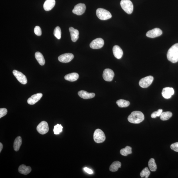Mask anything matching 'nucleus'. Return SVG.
<instances>
[{
	"label": "nucleus",
	"instance_id": "obj_2",
	"mask_svg": "<svg viewBox=\"0 0 178 178\" xmlns=\"http://www.w3.org/2000/svg\"><path fill=\"white\" fill-rule=\"evenodd\" d=\"M144 115L139 111L133 112L128 118V121L132 124H138L144 120Z\"/></svg>",
	"mask_w": 178,
	"mask_h": 178
},
{
	"label": "nucleus",
	"instance_id": "obj_17",
	"mask_svg": "<svg viewBox=\"0 0 178 178\" xmlns=\"http://www.w3.org/2000/svg\"><path fill=\"white\" fill-rule=\"evenodd\" d=\"M78 95L81 98L85 99L93 98L95 96V94L93 93H89L86 91H81L78 92Z\"/></svg>",
	"mask_w": 178,
	"mask_h": 178
},
{
	"label": "nucleus",
	"instance_id": "obj_35",
	"mask_svg": "<svg viewBox=\"0 0 178 178\" xmlns=\"http://www.w3.org/2000/svg\"><path fill=\"white\" fill-rule=\"evenodd\" d=\"M171 148L172 150L178 152V142H175L171 144Z\"/></svg>",
	"mask_w": 178,
	"mask_h": 178
},
{
	"label": "nucleus",
	"instance_id": "obj_30",
	"mask_svg": "<svg viewBox=\"0 0 178 178\" xmlns=\"http://www.w3.org/2000/svg\"><path fill=\"white\" fill-rule=\"evenodd\" d=\"M54 34L57 39H60L61 38V32L60 27L58 26L56 27L54 30Z\"/></svg>",
	"mask_w": 178,
	"mask_h": 178
},
{
	"label": "nucleus",
	"instance_id": "obj_18",
	"mask_svg": "<svg viewBox=\"0 0 178 178\" xmlns=\"http://www.w3.org/2000/svg\"><path fill=\"white\" fill-rule=\"evenodd\" d=\"M55 0H46L44 4L43 7L46 11L51 10L55 5Z\"/></svg>",
	"mask_w": 178,
	"mask_h": 178
},
{
	"label": "nucleus",
	"instance_id": "obj_29",
	"mask_svg": "<svg viewBox=\"0 0 178 178\" xmlns=\"http://www.w3.org/2000/svg\"><path fill=\"white\" fill-rule=\"evenodd\" d=\"M150 171H149L148 168L146 167L141 171L140 173V175L142 178H148L150 175Z\"/></svg>",
	"mask_w": 178,
	"mask_h": 178
},
{
	"label": "nucleus",
	"instance_id": "obj_32",
	"mask_svg": "<svg viewBox=\"0 0 178 178\" xmlns=\"http://www.w3.org/2000/svg\"><path fill=\"white\" fill-rule=\"evenodd\" d=\"M163 110L160 109L158 110L157 111L154 112L151 115V117L152 118H156L157 116H159L161 115L162 113Z\"/></svg>",
	"mask_w": 178,
	"mask_h": 178
},
{
	"label": "nucleus",
	"instance_id": "obj_13",
	"mask_svg": "<svg viewBox=\"0 0 178 178\" xmlns=\"http://www.w3.org/2000/svg\"><path fill=\"white\" fill-rule=\"evenodd\" d=\"M162 34V31L158 28L149 30L146 34V36L151 38H154L159 36Z\"/></svg>",
	"mask_w": 178,
	"mask_h": 178
},
{
	"label": "nucleus",
	"instance_id": "obj_5",
	"mask_svg": "<svg viewBox=\"0 0 178 178\" xmlns=\"http://www.w3.org/2000/svg\"><path fill=\"white\" fill-rule=\"evenodd\" d=\"M93 139L97 143H101L104 142L105 136L104 132L100 129H96L94 133Z\"/></svg>",
	"mask_w": 178,
	"mask_h": 178
},
{
	"label": "nucleus",
	"instance_id": "obj_12",
	"mask_svg": "<svg viewBox=\"0 0 178 178\" xmlns=\"http://www.w3.org/2000/svg\"><path fill=\"white\" fill-rule=\"evenodd\" d=\"M74 58V55L71 53H66L61 55L58 58L60 62L66 63L71 61Z\"/></svg>",
	"mask_w": 178,
	"mask_h": 178
},
{
	"label": "nucleus",
	"instance_id": "obj_10",
	"mask_svg": "<svg viewBox=\"0 0 178 178\" xmlns=\"http://www.w3.org/2000/svg\"><path fill=\"white\" fill-rule=\"evenodd\" d=\"M85 10L86 6L85 4L80 3L75 6L72 10V12L77 15H81L85 13Z\"/></svg>",
	"mask_w": 178,
	"mask_h": 178
},
{
	"label": "nucleus",
	"instance_id": "obj_36",
	"mask_svg": "<svg viewBox=\"0 0 178 178\" xmlns=\"http://www.w3.org/2000/svg\"><path fill=\"white\" fill-rule=\"evenodd\" d=\"M83 169H84V171L86 172L89 173V174H92L93 173V171L88 168L85 167Z\"/></svg>",
	"mask_w": 178,
	"mask_h": 178
},
{
	"label": "nucleus",
	"instance_id": "obj_34",
	"mask_svg": "<svg viewBox=\"0 0 178 178\" xmlns=\"http://www.w3.org/2000/svg\"><path fill=\"white\" fill-rule=\"evenodd\" d=\"M7 113V110L6 108H1L0 109V118L5 116Z\"/></svg>",
	"mask_w": 178,
	"mask_h": 178
},
{
	"label": "nucleus",
	"instance_id": "obj_8",
	"mask_svg": "<svg viewBox=\"0 0 178 178\" xmlns=\"http://www.w3.org/2000/svg\"><path fill=\"white\" fill-rule=\"evenodd\" d=\"M104 44V41L102 38H98L91 42L90 44V47L92 49H99L102 48Z\"/></svg>",
	"mask_w": 178,
	"mask_h": 178
},
{
	"label": "nucleus",
	"instance_id": "obj_3",
	"mask_svg": "<svg viewBox=\"0 0 178 178\" xmlns=\"http://www.w3.org/2000/svg\"><path fill=\"white\" fill-rule=\"evenodd\" d=\"M97 16L99 19L102 20H105L111 18V13L104 9L98 8L96 11Z\"/></svg>",
	"mask_w": 178,
	"mask_h": 178
},
{
	"label": "nucleus",
	"instance_id": "obj_9",
	"mask_svg": "<svg viewBox=\"0 0 178 178\" xmlns=\"http://www.w3.org/2000/svg\"><path fill=\"white\" fill-rule=\"evenodd\" d=\"M13 73L17 80L21 84L25 85L27 83V78L21 72L16 70H14L13 71Z\"/></svg>",
	"mask_w": 178,
	"mask_h": 178
},
{
	"label": "nucleus",
	"instance_id": "obj_25",
	"mask_svg": "<svg viewBox=\"0 0 178 178\" xmlns=\"http://www.w3.org/2000/svg\"><path fill=\"white\" fill-rule=\"evenodd\" d=\"M172 113L170 112H162L160 116V118L162 120H167L170 119L172 117Z\"/></svg>",
	"mask_w": 178,
	"mask_h": 178
},
{
	"label": "nucleus",
	"instance_id": "obj_14",
	"mask_svg": "<svg viewBox=\"0 0 178 178\" xmlns=\"http://www.w3.org/2000/svg\"><path fill=\"white\" fill-rule=\"evenodd\" d=\"M174 94V90L172 87H165L163 89L162 94L163 96L165 99H168L171 97Z\"/></svg>",
	"mask_w": 178,
	"mask_h": 178
},
{
	"label": "nucleus",
	"instance_id": "obj_16",
	"mask_svg": "<svg viewBox=\"0 0 178 178\" xmlns=\"http://www.w3.org/2000/svg\"><path fill=\"white\" fill-rule=\"evenodd\" d=\"M113 50L114 56L116 58L120 59L122 58L123 52L120 46L118 45L114 46Z\"/></svg>",
	"mask_w": 178,
	"mask_h": 178
},
{
	"label": "nucleus",
	"instance_id": "obj_15",
	"mask_svg": "<svg viewBox=\"0 0 178 178\" xmlns=\"http://www.w3.org/2000/svg\"><path fill=\"white\" fill-rule=\"evenodd\" d=\"M42 96L43 94L41 93L34 94L28 99V103L31 105H34L40 99Z\"/></svg>",
	"mask_w": 178,
	"mask_h": 178
},
{
	"label": "nucleus",
	"instance_id": "obj_37",
	"mask_svg": "<svg viewBox=\"0 0 178 178\" xmlns=\"http://www.w3.org/2000/svg\"><path fill=\"white\" fill-rule=\"evenodd\" d=\"M3 144L1 142L0 143V152H1L2 149H3Z\"/></svg>",
	"mask_w": 178,
	"mask_h": 178
},
{
	"label": "nucleus",
	"instance_id": "obj_4",
	"mask_svg": "<svg viewBox=\"0 0 178 178\" xmlns=\"http://www.w3.org/2000/svg\"><path fill=\"white\" fill-rule=\"evenodd\" d=\"M120 5L122 9L127 14H130L133 10V5L130 0H122Z\"/></svg>",
	"mask_w": 178,
	"mask_h": 178
},
{
	"label": "nucleus",
	"instance_id": "obj_22",
	"mask_svg": "<svg viewBox=\"0 0 178 178\" xmlns=\"http://www.w3.org/2000/svg\"><path fill=\"white\" fill-rule=\"evenodd\" d=\"M122 164L119 161L114 162L110 166L109 170L112 172H116L118 171V169L121 168Z\"/></svg>",
	"mask_w": 178,
	"mask_h": 178
},
{
	"label": "nucleus",
	"instance_id": "obj_23",
	"mask_svg": "<svg viewBox=\"0 0 178 178\" xmlns=\"http://www.w3.org/2000/svg\"><path fill=\"white\" fill-rule=\"evenodd\" d=\"M22 142V140L21 137L18 136L15 139L14 143V150L16 151L19 150L21 146Z\"/></svg>",
	"mask_w": 178,
	"mask_h": 178
},
{
	"label": "nucleus",
	"instance_id": "obj_6",
	"mask_svg": "<svg viewBox=\"0 0 178 178\" xmlns=\"http://www.w3.org/2000/svg\"><path fill=\"white\" fill-rule=\"evenodd\" d=\"M153 77L149 76L140 79L139 81V85L140 86L143 88L148 87L152 83L153 81Z\"/></svg>",
	"mask_w": 178,
	"mask_h": 178
},
{
	"label": "nucleus",
	"instance_id": "obj_21",
	"mask_svg": "<svg viewBox=\"0 0 178 178\" xmlns=\"http://www.w3.org/2000/svg\"><path fill=\"white\" fill-rule=\"evenodd\" d=\"M79 77V75L76 73H72L66 75L64 77L65 80L70 82H74L78 80Z\"/></svg>",
	"mask_w": 178,
	"mask_h": 178
},
{
	"label": "nucleus",
	"instance_id": "obj_1",
	"mask_svg": "<svg viewBox=\"0 0 178 178\" xmlns=\"http://www.w3.org/2000/svg\"><path fill=\"white\" fill-rule=\"evenodd\" d=\"M167 58L173 63L178 61V43H176L170 48L167 54Z\"/></svg>",
	"mask_w": 178,
	"mask_h": 178
},
{
	"label": "nucleus",
	"instance_id": "obj_20",
	"mask_svg": "<svg viewBox=\"0 0 178 178\" xmlns=\"http://www.w3.org/2000/svg\"><path fill=\"white\" fill-rule=\"evenodd\" d=\"M18 171L21 174L27 175L31 171L32 168L30 166H26L25 165H22L19 166Z\"/></svg>",
	"mask_w": 178,
	"mask_h": 178
},
{
	"label": "nucleus",
	"instance_id": "obj_11",
	"mask_svg": "<svg viewBox=\"0 0 178 178\" xmlns=\"http://www.w3.org/2000/svg\"><path fill=\"white\" fill-rule=\"evenodd\" d=\"M115 74L112 70L106 69L103 72V77L104 80L107 82H111L113 80Z\"/></svg>",
	"mask_w": 178,
	"mask_h": 178
},
{
	"label": "nucleus",
	"instance_id": "obj_26",
	"mask_svg": "<svg viewBox=\"0 0 178 178\" xmlns=\"http://www.w3.org/2000/svg\"><path fill=\"white\" fill-rule=\"evenodd\" d=\"M149 169L152 171H155L157 168V165L155 162V160L152 158L149 160L148 163Z\"/></svg>",
	"mask_w": 178,
	"mask_h": 178
},
{
	"label": "nucleus",
	"instance_id": "obj_19",
	"mask_svg": "<svg viewBox=\"0 0 178 178\" xmlns=\"http://www.w3.org/2000/svg\"><path fill=\"white\" fill-rule=\"evenodd\" d=\"M69 30L71 35L72 41L73 42H76L79 38V31L73 27H70Z\"/></svg>",
	"mask_w": 178,
	"mask_h": 178
},
{
	"label": "nucleus",
	"instance_id": "obj_28",
	"mask_svg": "<svg viewBox=\"0 0 178 178\" xmlns=\"http://www.w3.org/2000/svg\"><path fill=\"white\" fill-rule=\"evenodd\" d=\"M116 104L119 107H128L130 104L129 101L124 99H120L116 101Z\"/></svg>",
	"mask_w": 178,
	"mask_h": 178
},
{
	"label": "nucleus",
	"instance_id": "obj_27",
	"mask_svg": "<svg viewBox=\"0 0 178 178\" xmlns=\"http://www.w3.org/2000/svg\"><path fill=\"white\" fill-rule=\"evenodd\" d=\"M121 154L124 156H127L128 154L132 153L131 147L127 146L124 148L121 149L120 150Z\"/></svg>",
	"mask_w": 178,
	"mask_h": 178
},
{
	"label": "nucleus",
	"instance_id": "obj_33",
	"mask_svg": "<svg viewBox=\"0 0 178 178\" xmlns=\"http://www.w3.org/2000/svg\"><path fill=\"white\" fill-rule=\"evenodd\" d=\"M35 34L37 36H40L42 34L41 29L39 26H37L35 27L34 29Z\"/></svg>",
	"mask_w": 178,
	"mask_h": 178
},
{
	"label": "nucleus",
	"instance_id": "obj_7",
	"mask_svg": "<svg viewBox=\"0 0 178 178\" xmlns=\"http://www.w3.org/2000/svg\"><path fill=\"white\" fill-rule=\"evenodd\" d=\"M36 129L39 133L42 135H44L49 131V125L47 122L43 121L40 123L37 127Z\"/></svg>",
	"mask_w": 178,
	"mask_h": 178
},
{
	"label": "nucleus",
	"instance_id": "obj_31",
	"mask_svg": "<svg viewBox=\"0 0 178 178\" xmlns=\"http://www.w3.org/2000/svg\"><path fill=\"white\" fill-rule=\"evenodd\" d=\"M63 127L60 124H57L54 126V132L55 135L59 134L62 131Z\"/></svg>",
	"mask_w": 178,
	"mask_h": 178
},
{
	"label": "nucleus",
	"instance_id": "obj_24",
	"mask_svg": "<svg viewBox=\"0 0 178 178\" xmlns=\"http://www.w3.org/2000/svg\"><path fill=\"white\" fill-rule=\"evenodd\" d=\"M35 57L37 61L41 65L45 64V61L42 54L39 52H37L35 53Z\"/></svg>",
	"mask_w": 178,
	"mask_h": 178
}]
</instances>
